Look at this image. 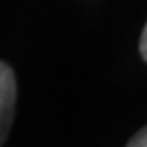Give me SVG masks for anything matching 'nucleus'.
I'll use <instances>...</instances> for the list:
<instances>
[{"label":"nucleus","mask_w":147,"mask_h":147,"mask_svg":"<svg viewBox=\"0 0 147 147\" xmlns=\"http://www.w3.org/2000/svg\"><path fill=\"white\" fill-rule=\"evenodd\" d=\"M16 105V82L14 73L7 64L0 62V145L11 131Z\"/></svg>","instance_id":"nucleus-1"},{"label":"nucleus","mask_w":147,"mask_h":147,"mask_svg":"<svg viewBox=\"0 0 147 147\" xmlns=\"http://www.w3.org/2000/svg\"><path fill=\"white\" fill-rule=\"evenodd\" d=\"M126 147H147V126L136 133Z\"/></svg>","instance_id":"nucleus-2"},{"label":"nucleus","mask_w":147,"mask_h":147,"mask_svg":"<svg viewBox=\"0 0 147 147\" xmlns=\"http://www.w3.org/2000/svg\"><path fill=\"white\" fill-rule=\"evenodd\" d=\"M140 53H142L144 60L147 62V25L142 32V37H140Z\"/></svg>","instance_id":"nucleus-3"}]
</instances>
